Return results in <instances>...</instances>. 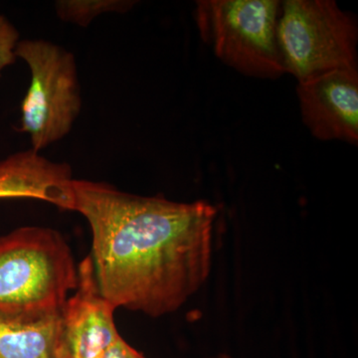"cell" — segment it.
I'll return each mask as SVG.
<instances>
[{
    "label": "cell",
    "instance_id": "cell-12",
    "mask_svg": "<svg viewBox=\"0 0 358 358\" xmlns=\"http://www.w3.org/2000/svg\"><path fill=\"white\" fill-rule=\"evenodd\" d=\"M99 358H148L143 353L129 345L122 336L106 350Z\"/></svg>",
    "mask_w": 358,
    "mask_h": 358
},
{
    "label": "cell",
    "instance_id": "cell-9",
    "mask_svg": "<svg viewBox=\"0 0 358 358\" xmlns=\"http://www.w3.org/2000/svg\"><path fill=\"white\" fill-rule=\"evenodd\" d=\"M0 358H63L59 315L33 324L0 320Z\"/></svg>",
    "mask_w": 358,
    "mask_h": 358
},
{
    "label": "cell",
    "instance_id": "cell-2",
    "mask_svg": "<svg viewBox=\"0 0 358 358\" xmlns=\"http://www.w3.org/2000/svg\"><path fill=\"white\" fill-rule=\"evenodd\" d=\"M78 285V265L64 236L40 226L0 237V320L33 324L60 315Z\"/></svg>",
    "mask_w": 358,
    "mask_h": 358
},
{
    "label": "cell",
    "instance_id": "cell-4",
    "mask_svg": "<svg viewBox=\"0 0 358 358\" xmlns=\"http://www.w3.org/2000/svg\"><path fill=\"white\" fill-rule=\"evenodd\" d=\"M281 1L201 0L195 21L205 43L223 63L250 77L285 74L277 40Z\"/></svg>",
    "mask_w": 358,
    "mask_h": 358
},
{
    "label": "cell",
    "instance_id": "cell-11",
    "mask_svg": "<svg viewBox=\"0 0 358 358\" xmlns=\"http://www.w3.org/2000/svg\"><path fill=\"white\" fill-rule=\"evenodd\" d=\"M20 32L6 16L0 14V74L16 61L15 50L20 43Z\"/></svg>",
    "mask_w": 358,
    "mask_h": 358
},
{
    "label": "cell",
    "instance_id": "cell-3",
    "mask_svg": "<svg viewBox=\"0 0 358 358\" xmlns=\"http://www.w3.org/2000/svg\"><path fill=\"white\" fill-rule=\"evenodd\" d=\"M357 21L333 0L281 2L277 40L285 73L298 83L357 69Z\"/></svg>",
    "mask_w": 358,
    "mask_h": 358
},
{
    "label": "cell",
    "instance_id": "cell-1",
    "mask_svg": "<svg viewBox=\"0 0 358 358\" xmlns=\"http://www.w3.org/2000/svg\"><path fill=\"white\" fill-rule=\"evenodd\" d=\"M71 211L88 221L96 282L115 310L162 317L208 279L217 214L209 202L141 196L73 179Z\"/></svg>",
    "mask_w": 358,
    "mask_h": 358
},
{
    "label": "cell",
    "instance_id": "cell-7",
    "mask_svg": "<svg viewBox=\"0 0 358 358\" xmlns=\"http://www.w3.org/2000/svg\"><path fill=\"white\" fill-rule=\"evenodd\" d=\"M301 117L315 138L357 145L358 71L338 70L296 88Z\"/></svg>",
    "mask_w": 358,
    "mask_h": 358
},
{
    "label": "cell",
    "instance_id": "cell-8",
    "mask_svg": "<svg viewBox=\"0 0 358 358\" xmlns=\"http://www.w3.org/2000/svg\"><path fill=\"white\" fill-rule=\"evenodd\" d=\"M73 179L69 164L51 162L30 148L0 162V199L43 200L70 211Z\"/></svg>",
    "mask_w": 358,
    "mask_h": 358
},
{
    "label": "cell",
    "instance_id": "cell-6",
    "mask_svg": "<svg viewBox=\"0 0 358 358\" xmlns=\"http://www.w3.org/2000/svg\"><path fill=\"white\" fill-rule=\"evenodd\" d=\"M115 308L101 292L92 257L78 264V285L59 315L63 358H99L121 334Z\"/></svg>",
    "mask_w": 358,
    "mask_h": 358
},
{
    "label": "cell",
    "instance_id": "cell-5",
    "mask_svg": "<svg viewBox=\"0 0 358 358\" xmlns=\"http://www.w3.org/2000/svg\"><path fill=\"white\" fill-rule=\"evenodd\" d=\"M16 57L24 60L31 82L21 105V131L40 152L70 133L82 109L75 56L46 40H23Z\"/></svg>",
    "mask_w": 358,
    "mask_h": 358
},
{
    "label": "cell",
    "instance_id": "cell-13",
    "mask_svg": "<svg viewBox=\"0 0 358 358\" xmlns=\"http://www.w3.org/2000/svg\"><path fill=\"white\" fill-rule=\"evenodd\" d=\"M208 358H232V357H228V355H217V357H208Z\"/></svg>",
    "mask_w": 358,
    "mask_h": 358
},
{
    "label": "cell",
    "instance_id": "cell-10",
    "mask_svg": "<svg viewBox=\"0 0 358 358\" xmlns=\"http://www.w3.org/2000/svg\"><path fill=\"white\" fill-rule=\"evenodd\" d=\"M134 3L124 0H61L56 1L55 9L61 20L87 27L94 18L103 13H127Z\"/></svg>",
    "mask_w": 358,
    "mask_h": 358
}]
</instances>
